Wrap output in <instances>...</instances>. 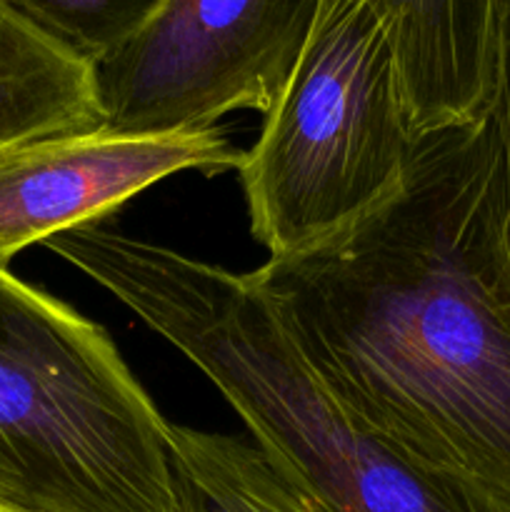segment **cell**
I'll list each match as a JSON object with an SVG mask.
<instances>
[{
  "label": "cell",
  "mask_w": 510,
  "mask_h": 512,
  "mask_svg": "<svg viewBox=\"0 0 510 512\" xmlns=\"http://www.w3.org/2000/svg\"><path fill=\"white\" fill-rule=\"evenodd\" d=\"M0 510L193 512L168 420L100 328L0 268Z\"/></svg>",
  "instance_id": "3957f363"
},
{
  "label": "cell",
  "mask_w": 510,
  "mask_h": 512,
  "mask_svg": "<svg viewBox=\"0 0 510 512\" xmlns=\"http://www.w3.org/2000/svg\"><path fill=\"white\" fill-rule=\"evenodd\" d=\"M365 3L390 35L415 133L488 113L495 83V0Z\"/></svg>",
  "instance_id": "52a82bcc"
},
{
  "label": "cell",
  "mask_w": 510,
  "mask_h": 512,
  "mask_svg": "<svg viewBox=\"0 0 510 512\" xmlns=\"http://www.w3.org/2000/svg\"><path fill=\"white\" fill-rule=\"evenodd\" d=\"M60 50L98 63L138 33L165 0H0Z\"/></svg>",
  "instance_id": "30bf717a"
},
{
  "label": "cell",
  "mask_w": 510,
  "mask_h": 512,
  "mask_svg": "<svg viewBox=\"0 0 510 512\" xmlns=\"http://www.w3.org/2000/svg\"><path fill=\"white\" fill-rule=\"evenodd\" d=\"M490 110L500 138L505 228L510 243V0H495V83Z\"/></svg>",
  "instance_id": "8fae6325"
},
{
  "label": "cell",
  "mask_w": 510,
  "mask_h": 512,
  "mask_svg": "<svg viewBox=\"0 0 510 512\" xmlns=\"http://www.w3.org/2000/svg\"><path fill=\"white\" fill-rule=\"evenodd\" d=\"M43 245L180 350L253 443L330 512H510V498L423 463L360 420L315 373L253 273L100 223Z\"/></svg>",
  "instance_id": "7a4b0ae2"
},
{
  "label": "cell",
  "mask_w": 510,
  "mask_h": 512,
  "mask_svg": "<svg viewBox=\"0 0 510 512\" xmlns=\"http://www.w3.org/2000/svg\"><path fill=\"white\" fill-rule=\"evenodd\" d=\"M103 128L90 65L0 3V148Z\"/></svg>",
  "instance_id": "ba28073f"
},
{
  "label": "cell",
  "mask_w": 510,
  "mask_h": 512,
  "mask_svg": "<svg viewBox=\"0 0 510 512\" xmlns=\"http://www.w3.org/2000/svg\"><path fill=\"white\" fill-rule=\"evenodd\" d=\"M253 278L360 420L510 498V243L493 110L418 135L390 203Z\"/></svg>",
  "instance_id": "6da1fadb"
},
{
  "label": "cell",
  "mask_w": 510,
  "mask_h": 512,
  "mask_svg": "<svg viewBox=\"0 0 510 512\" xmlns=\"http://www.w3.org/2000/svg\"><path fill=\"white\" fill-rule=\"evenodd\" d=\"M0 512H8V510H0Z\"/></svg>",
  "instance_id": "7c38bea8"
},
{
  "label": "cell",
  "mask_w": 510,
  "mask_h": 512,
  "mask_svg": "<svg viewBox=\"0 0 510 512\" xmlns=\"http://www.w3.org/2000/svg\"><path fill=\"white\" fill-rule=\"evenodd\" d=\"M243 150L218 128L45 135L0 148V268L33 243L98 223L150 185L198 170H238Z\"/></svg>",
  "instance_id": "8992f818"
},
{
  "label": "cell",
  "mask_w": 510,
  "mask_h": 512,
  "mask_svg": "<svg viewBox=\"0 0 510 512\" xmlns=\"http://www.w3.org/2000/svg\"><path fill=\"white\" fill-rule=\"evenodd\" d=\"M323 0H165L90 65L103 130L215 128L230 110L268 115L298 68Z\"/></svg>",
  "instance_id": "5b68a950"
},
{
  "label": "cell",
  "mask_w": 510,
  "mask_h": 512,
  "mask_svg": "<svg viewBox=\"0 0 510 512\" xmlns=\"http://www.w3.org/2000/svg\"><path fill=\"white\" fill-rule=\"evenodd\" d=\"M418 133L380 15L323 0L298 68L240 160L250 233L268 260L363 223L403 190Z\"/></svg>",
  "instance_id": "277c9868"
},
{
  "label": "cell",
  "mask_w": 510,
  "mask_h": 512,
  "mask_svg": "<svg viewBox=\"0 0 510 512\" xmlns=\"http://www.w3.org/2000/svg\"><path fill=\"white\" fill-rule=\"evenodd\" d=\"M168 443L193 512H330L253 440L168 423Z\"/></svg>",
  "instance_id": "9c48e42d"
}]
</instances>
